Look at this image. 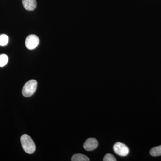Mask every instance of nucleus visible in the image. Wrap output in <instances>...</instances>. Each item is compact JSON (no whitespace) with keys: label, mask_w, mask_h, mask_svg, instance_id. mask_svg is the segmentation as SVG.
<instances>
[{"label":"nucleus","mask_w":161,"mask_h":161,"mask_svg":"<svg viewBox=\"0 0 161 161\" xmlns=\"http://www.w3.org/2000/svg\"><path fill=\"white\" fill-rule=\"evenodd\" d=\"M21 142L23 150L28 154L34 153L36 150V145L31 137L27 135L23 134L21 137Z\"/></svg>","instance_id":"nucleus-1"},{"label":"nucleus","mask_w":161,"mask_h":161,"mask_svg":"<svg viewBox=\"0 0 161 161\" xmlns=\"http://www.w3.org/2000/svg\"><path fill=\"white\" fill-rule=\"evenodd\" d=\"M37 87V82L35 80H31L23 87L22 94L25 97H29L32 96L36 92Z\"/></svg>","instance_id":"nucleus-2"},{"label":"nucleus","mask_w":161,"mask_h":161,"mask_svg":"<svg viewBox=\"0 0 161 161\" xmlns=\"http://www.w3.org/2000/svg\"><path fill=\"white\" fill-rule=\"evenodd\" d=\"M40 43V40L36 35H30L26 37L25 44L27 49L33 50L38 46Z\"/></svg>","instance_id":"nucleus-3"},{"label":"nucleus","mask_w":161,"mask_h":161,"mask_svg":"<svg viewBox=\"0 0 161 161\" xmlns=\"http://www.w3.org/2000/svg\"><path fill=\"white\" fill-rule=\"evenodd\" d=\"M113 150L115 153L120 156H126L129 153V149L122 143L116 142L113 146Z\"/></svg>","instance_id":"nucleus-4"},{"label":"nucleus","mask_w":161,"mask_h":161,"mask_svg":"<svg viewBox=\"0 0 161 161\" xmlns=\"http://www.w3.org/2000/svg\"><path fill=\"white\" fill-rule=\"evenodd\" d=\"M98 142L96 139L90 138L85 142L83 147L87 151H91L95 150L98 147Z\"/></svg>","instance_id":"nucleus-5"},{"label":"nucleus","mask_w":161,"mask_h":161,"mask_svg":"<svg viewBox=\"0 0 161 161\" xmlns=\"http://www.w3.org/2000/svg\"><path fill=\"white\" fill-rule=\"evenodd\" d=\"M23 7L26 10L33 11L37 6L36 0H22Z\"/></svg>","instance_id":"nucleus-6"},{"label":"nucleus","mask_w":161,"mask_h":161,"mask_svg":"<svg viewBox=\"0 0 161 161\" xmlns=\"http://www.w3.org/2000/svg\"><path fill=\"white\" fill-rule=\"evenodd\" d=\"M72 161H89V158L86 156L80 153L74 154L72 157Z\"/></svg>","instance_id":"nucleus-7"},{"label":"nucleus","mask_w":161,"mask_h":161,"mask_svg":"<svg viewBox=\"0 0 161 161\" xmlns=\"http://www.w3.org/2000/svg\"><path fill=\"white\" fill-rule=\"evenodd\" d=\"M150 154L152 156L157 157L161 156V145L153 148L150 150Z\"/></svg>","instance_id":"nucleus-8"},{"label":"nucleus","mask_w":161,"mask_h":161,"mask_svg":"<svg viewBox=\"0 0 161 161\" xmlns=\"http://www.w3.org/2000/svg\"><path fill=\"white\" fill-rule=\"evenodd\" d=\"M8 57L7 55L3 54L0 55V67L5 66L8 62Z\"/></svg>","instance_id":"nucleus-9"},{"label":"nucleus","mask_w":161,"mask_h":161,"mask_svg":"<svg viewBox=\"0 0 161 161\" xmlns=\"http://www.w3.org/2000/svg\"><path fill=\"white\" fill-rule=\"evenodd\" d=\"M9 42V37L7 35L3 34L0 35V46H6Z\"/></svg>","instance_id":"nucleus-10"},{"label":"nucleus","mask_w":161,"mask_h":161,"mask_svg":"<svg viewBox=\"0 0 161 161\" xmlns=\"http://www.w3.org/2000/svg\"><path fill=\"white\" fill-rule=\"evenodd\" d=\"M103 161H116V158L112 154L108 153L104 157Z\"/></svg>","instance_id":"nucleus-11"}]
</instances>
